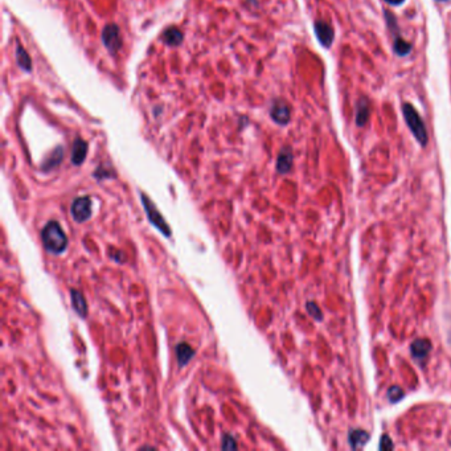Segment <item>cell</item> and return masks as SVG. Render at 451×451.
Segmentation results:
<instances>
[{"mask_svg":"<svg viewBox=\"0 0 451 451\" xmlns=\"http://www.w3.org/2000/svg\"><path fill=\"white\" fill-rule=\"evenodd\" d=\"M41 239L45 250L52 254H63L68 248V236L57 221H49L43 228Z\"/></svg>","mask_w":451,"mask_h":451,"instance_id":"1","label":"cell"},{"mask_svg":"<svg viewBox=\"0 0 451 451\" xmlns=\"http://www.w3.org/2000/svg\"><path fill=\"white\" fill-rule=\"evenodd\" d=\"M402 113H404L406 125L409 126L411 134L414 135L417 142L421 146H426V143H428V131H426L424 121L421 119L420 114L415 111V108L410 104L402 105Z\"/></svg>","mask_w":451,"mask_h":451,"instance_id":"2","label":"cell"},{"mask_svg":"<svg viewBox=\"0 0 451 451\" xmlns=\"http://www.w3.org/2000/svg\"><path fill=\"white\" fill-rule=\"evenodd\" d=\"M140 200H142V204H143V208H145V212L146 215H147L149 221L151 222V225L155 226L159 232H162V235L164 236V237H171V228H170V225L167 224V221L164 220L162 213L156 209L155 204H153L145 193H140Z\"/></svg>","mask_w":451,"mask_h":451,"instance_id":"3","label":"cell"},{"mask_svg":"<svg viewBox=\"0 0 451 451\" xmlns=\"http://www.w3.org/2000/svg\"><path fill=\"white\" fill-rule=\"evenodd\" d=\"M70 215H72L73 220L76 222H85L93 215V209H91V199L89 196H80L77 197L74 201L72 203L70 207Z\"/></svg>","mask_w":451,"mask_h":451,"instance_id":"4","label":"cell"},{"mask_svg":"<svg viewBox=\"0 0 451 451\" xmlns=\"http://www.w3.org/2000/svg\"><path fill=\"white\" fill-rule=\"evenodd\" d=\"M102 41H104L105 46L107 48L110 53H115L121 48L122 40H121V33H119V28L115 24H108L104 28L102 32Z\"/></svg>","mask_w":451,"mask_h":451,"instance_id":"5","label":"cell"},{"mask_svg":"<svg viewBox=\"0 0 451 451\" xmlns=\"http://www.w3.org/2000/svg\"><path fill=\"white\" fill-rule=\"evenodd\" d=\"M314 29H315V35L322 45L324 48H329L332 41H334V29L331 28V25L322 21V20H318L314 25Z\"/></svg>","mask_w":451,"mask_h":451,"instance_id":"6","label":"cell"},{"mask_svg":"<svg viewBox=\"0 0 451 451\" xmlns=\"http://www.w3.org/2000/svg\"><path fill=\"white\" fill-rule=\"evenodd\" d=\"M270 115L278 125H287L290 121L289 106L284 102H282V101H277L276 104L273 105V107H271Z\"/></svg>","mask_w":451,"mask_h":451,"instance_id":"7","label":"cell"},{"mask_svg":"<svg viewBox=\"0 0 451 451\" xmlns=\"http://www.w3.org/2000/svg\"><path fill=\"white\" fill-rule=\"evenodd\" d=\"M431 349V343L428 339H417L411 343L410 351L411 355L415 360H424L429 355V352Z\"/></svg>","mask_w":451,"mask_h":451,"instance_id":"8","label":"cell"},{"mask_svg":"<svg viewBox=\"0 0 451 451\" xmlns=\"http://www.w3.org/2000/svg\"><path fill=\"white\" fill-rule=\"evenodd\" d=\"M70 301H72L73 310L80 315V318L85 319L87 316V303L85 297L77 290H70Z\"/></svg>","mask_w":451,"mask_h":451,"instance_id":"9","label":"cell"},{"mask_svg":"<svg viewBox=\"0 0 451 451\" xmlns=\"http://www.w3.org/2000/svg\"><path fill=\"white\" fill-rule=\"evenodd\" d=\"M175 352L176 357H177V363H179L180 366L187 365L194 356V349L191 347L190 344L185 343V342L177 344L175 348Z\"/></svg>","mask_w":451,"mask_h":451,"instance_id":"10","label":"cell"},{"mask_svg":"<svg viewBox=\"0 0 451 451\" xmlns=\"http://www.w3.org/2000/svg\"><path fill=\"white\" fill-rule=\"evenodd\" d=\"M293 167V152L289 147H286L279 152L277 159V171L279 173H287Z\"/></svg>","mask_w":451,"mask_h":451,"instance_id":"11","label":"cell"},{"mask_svg":"<svg viewBox=\"0 0 451 451\" xmlns=\"http://www.w3.org/2000/svg\"><path fill=\"white\" fill-rule=\"evenodd\" d=\"M87 143L85 140L82 139H76L74 145H73L72 150V163L74 166H81L84 160L86 158V153H87Z\"/></svg>","mask_w":451,"mask_h":451,"instance_id":"12","label":"cell"},{"mask_svg":"<svg viewBox=\"0 0 451 451\" xmlns=\"http://www.w3.org/2000/svg\"><path fill=\"white\" fill-rule=\"evenodd\" d=\"M370 435L364 430H361V429H355V430H351L349 431V435H348V442H349V446L353 449V450H356V449H360L361 446H364L368 441H369Z\"/></svg>","mask_w":451,"mask_h":451,"instance_id":"13","label":"cell"},{"mask_svg":"<svg viewBox=\"0 0 451 451\" xmlns=\"http://www.w3.org/2000/svg\"><path fill=\"white\" fill-rule=\"evenodd\" d=\"M368 118H369V102L366 98H361L357 104V111H356V123L357 126H364L368 122Z\"/></svg>","mask_w":451,"mask_h":451,"instance_id":"14","label":"cell"},{"mask_svg":"<svg viewBox=\"0 0 451 451\" xmlns=\"http://www.w3.org/2000/svg\"><path fill=\"white\" fill-rule=\"evenodd\" d=\"M64 156V151L63 147H57V149L54 150L53 152L50 153L49 156L45 159V162L43 163V170L45 172L50 171V170H53L54 167H57L61 160H63Z\"/></svg>","mask_w":451,"mask_h":451,"instance_id":"15","label":"cell"},{"mask_svg":"<svg viewBox=\"0 0 451 451\" xmlns=\"http://www.w3.org/2000/svg\"><path fill=\"white\" fill-rule=\"evenodd\" d=\"M162 39L168 45L176 46L183 41V33L179 29H176V28H170V29H167L163 33Z\"/></svg>","mask_w":451,"mask_h":451,"instance_id":"16","label":"cell"},{"mask_svg":"<svg viewBox=\"0 0 451 451\" xmlns=\"http://www.w3.org/2000/svg\"><path fill=\"white\" fill-rule=\"evenodd\" d=\"M16 59H18V64L20 65V68H23L25 72H31L32 61L28 56L27 50L24 49L21 45H18V48H16Z\"/></svg>","mask_w":451,"mask_h":451,"instance_id":"17","label":"cell"},{"mask_svg":"<svg viewBox=\"0 0 451 451\" xmlns=\"http://www.w3.org/2000/svg\"><path fill=\"white\" fill-rule=\"evenodd\" d=\"M393 35H394V46H393L394 52H396L398 56H406V54L411 50V45L408 41H405L404 39L400 37L398 32L393 33Z\"/></svg>","mask_w":451,"mask_h":451,"instance_id":"18","label":"cell"},{"mask_svg":"<svg viewBox=\"0 0 451 451\" xmlns=\"http://www.w3.org/2000/svg\"><path fill=\"white\" fill-rule=\"evenodd\" d=\"M306 308H307V311H308V314H310V315H311L315 321H318V322L323 321V314H322V310L319 308V306H318L315 302H307Z\"/></svg>","mask_w":451,"mask_h":451,"instance_id":"19","label":"cell"},{"mask_svg":"<svg viewBox=\"0 0 451 451\" xmlns=\"http://www.w3.org/2000/svg\"><path fill=\"white\" fill-rule=\"evenodd\" d=\"M388 398L392 404L401 401L402 398H404V390L401 388H398V387H392L388 390Z\"/></svg>","mask_w":451,"mask_h":451,"instance_id":"20","label":"cell"},{"mask_svg":"<svg viewBox=\"0 0 451 451\" xmlns=\"http://www.w3.org/2000/svg\"><path fill=\"white\" fill-rule=\"evenodd\" d=\"M222 450H236L237 449V442L236 439L229 434H225L222 437V443H221Z\"/></svg>","mask_w":451,"mask_h":451,"instance_id":"21","label":"cell"},{"mask_svg":"<svg viewBox=\"0 0 451 451\" xmlns=\"http://www.w3.org/2000/svg\"><path fill=\"white\" fill-rule=\"evenodd\" d=\"M380 450H385V449H387V450H390V449H393V443H392V441H390V437H389V435H387V434H384L383 437H381V441H380Z\"/></svg>","mask_w":451,"mask_h":451,"instance_id":"22","label":"cell"},{"mask_svg":"<svg viewBox=\"0 0 451 451\" xmlns=\"http://www.w3.org/2000/svg\"><path fill=\"white\" fill-rule=\"evenodd\" d=\"M385 1H388L389 4L397 5V4H402V3H404L405 0H385Z\"/></svg>","mask_w":451,"mask_h":451,"instance_id":"23","label":"cell"}]
</instances>
